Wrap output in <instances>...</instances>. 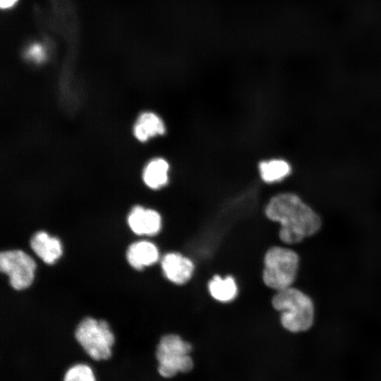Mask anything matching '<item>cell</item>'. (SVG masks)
<instances>
[{
    "label": "cell",
    "mask_w": 381,
    "mask_h": 381,
    "mask_svg": "<svg viewBox=\"0 0 381 381\" xmlns=\"http://www.w3.org/2000/svg\"><path fill=\"white\" fill-rule=\"evenodd\" d=\"M75 337L94 360H107L111 357L114 337L106 321L85 318L78 325Z\"/></svg>",
    "instance_id": "277c9868"
},
{
    "label": "cell",
    "mask_w": 381,
    "mask_h": 381,
    "mask_svg": "<svg viewBox=\"0 0 381 381\" xmlns=\"http://www.w3.org/2000/svg\"><path fill=\"white\" fill-rule=\"evenodd\" d=\"M64 381H95L92 368L83 363L71 367L65 373Z\"/></svg>",
    "instance_id": "9a60e30c"
},
{
    "label": "cell",
    "mask_w": 381,
    "mask_h": 381,
    "mask_svg": "<svg viewBox=\"0 0 381 381\" xmlns=\"http://www.w3.org/2000/svg\"><path fill=\"white\" fill-rule=\"evenodd\" d=\"M166 130L164 122L157 114L146 111L138 118L133 127V133L138 140L145 142L150 138L164 135Z\"/></svg>",
    "instance_id": "8fae6325"
},
{
    "label": "cell",
    "mask_w": 381,
    "mask_h": 381,
    "mask_svg": "<svg viewBox=\"0 0 381 381\" xmlns=\"http://www.w3.org/2000/svg\"><path fill=\"white\" fill-rule=\"evenodd\" d=\"M32 250L47 264H54L62 255L61 241L45 231L35 233L31 240Z\"/></svg>",
    "instance_id": "9c48e42d"
},
{
    "label": "cell",
    "mask_w": 381,
    "mask_h": 381,
    "mask_svg": "<svg viewBox=\"0 0 381 381\" xmlns=\"http://www.w3.org/2000/svg\"><path fill=\"white\" fill-rule=\"evenodd\" d=\"M162 268L170 282L180 285L191 278L194 265L190 259L180 253H169L162 260Z\"/></svg>",
    "instance_id": "ba28073f"
},
{
    "label": "cell",
    "mask_w": 381,
    "mask_h": 381,
    "mask_svg": "<svg viewBox=\"0 0 381 381\" xmlns=\"http://www.w3.org/2000/svg\"><path fill=\"white\" fill-rule=\"evenodd\" d=\"M128 223L131 230L138 235L154 236L160 231L162 218L155 210L135 206L128 214Z\"/></svg>",
    "instance_id": "52a82bcc"
},
{
    "label": "cell",
    "mask_w": 381,
    "mask_h": 381,
    "mask_svg": "<svg viewBox=\"0 0 381 381\" xmlns=\"http://www.w3.org/2000/svg\"><path fill=\"white\" fill-rule=\"evenodd\" d=\"M18 0H0L1 8H8L13 6Z\"/></svg>",
    "instance_id": "e0dca14e"
},
{
    "label": "cell",
    "mask_w": 381,
    "mask_h": 381,
    "mask_svg": "<svg viewBox=\"0 0 381 381\" xmlns=\"http://www.w3.org/2000/svg\"><path fill=\"white\" fill-rule=\"evenodd\" d=\"M191 345L176 334L164 335L157 346L156 357L159 362V373L171 377L179 372L186 373L193 368V361L188 353Z\"/></svg>",
    "instance_id": "5b68a950"
},
{
    "label": "cell",
    "mask_w": 381,
    "mask_h": 381,
    "mask_svg": "<svg viewBox=\"0 0 381 381\" xmlns=\"http://www.w3.org/2000/svg\"><path fill=\"white\" fill-rule=\"evenodd\" d=\"M291 171L290 164L282 159L263 160L258 164L260 179L267 183H272L284 179Z\"/></svg>",
    "instance_id": "5bb4252c"
},
{
    "label": "cell",
    "mask_w": 381,
    "mask_h": 381,
    "mask_svg": "<svg viewBox=\"0 0 381 381\" xmlns=\"http://www.w3.org/2000/svg\"><path fill=\"white\" fill-rule=\"evenodd\" d=\"M208 290L214 299L222 303L232 301L238 293L236 282L231 276L222 278L214 275L208 283Z\"/></svg>",
    "instance_id": "4fadbf2b"
},
{
    "label": "cell",
    "mask_w": 381,
    "mask_h": 381,
    "mask_svg": "<svg viewBox=\"0 0 381 381\" xmlns=\"http://www.w3.org/2000/svg\"><path fill=\"white\" fill-rule=\"evenodd\" d=\"M272 305L280 312L282 326L291 332L306 331L313 323V303L298 289L291 286L277 291L272 298Z\"/></svg>",
    "instance_id": "7a4b0ae2"
},
{
    "label": "cell",
    "mask_w": 381,
    "mask_h": 381,
    "mask_svg": "<svg viewBox=\"0 0 381 381\" xmlns=\"http://www.w3.org/2000/svg\"><path fill=\"white\" fill-rule=\"evenodd\" d=\"M36 264L26 253L20 250H6L0 254V269L16 290L28 287L32 282Z\"/></svg>",
    "instance_id": "8992f818"
},
{
    "label": "cell",
    "mask_w": 381,
    "mask_h": 381,
    "mask_svg": "<svg viewBox=\"0 0 381 381\" xmlns=\"http://www.w3.org/2000/svg\"><path fill=\"white\" fill-rule=\"evenodd\" d=\"M266 217L280 224L282 241L294 244L315 234L321 226L318 214L296 194L282 193L272 197L265 209Z\"/></svg>",
    "instance_id": "6da1fadb"
},
{
    "label": "cell",
    "mask_w": 381,
    "mask_h": 381,
    "mask_svg": "<svg viewBox=\"0 0 381 381\" xmlns=\"http://www.w3.org/2000/svg\"><path fill=\"white\" fill-rule=\"evenodd\" d=\"M299 265V258L293 250L273 246L269 248L264 258L262 281L269 288L277 291L291 286Z\"/></svg>",
    "instance_id": "3957f363"
},
{
    "label": "cell",
    "mask_w": 381,
    "mask_h": 381,
    "mask_svg": "<svg viewBox=\"0 0 381 381\" xmlns=\"http://www.w3.org/2000/svg\"><path fill=\"white\" fill-rule=\"evenodd\" d=\"M169 164L164 158L157 157L150 160L143 172L145 185L151 189L157 190L169 182Z\"/></svg>",
    "instance_id": "7c38bea8"
},
{
    "label": "cell",
    "mask_w": 381,
    "mask_h": 381,
    "mask_svg": "<svg viewBox=\"0 0 381 381\" xmlns=\"http://www.w3.org/2000/svg\"><path fill=\"white\" fill-rule=\"evenodd\" d=\"M126 258L131 267L140 270L157 261L159 250L154 243L147 241H140L132 243L128 247Z\"/></svg>",
    "instance_id": "30bf717a"
},
{
    "label": "cell",
    "mask_w": 381,
    "mask_h": 381,
    "mask_svg": "<svg viewBox=\"0 0 381 381\" xmlns=\"http://www.w3.org/2000/svg\"><path fill=\"white\" fill-rule=\"evenodd\" d=\"M25 56L27 58L39 63L44 60L45 52L41 44H33L26 50Z\"/></svg>",
    "instance_id": "2e32d148"
}]
</instances>
